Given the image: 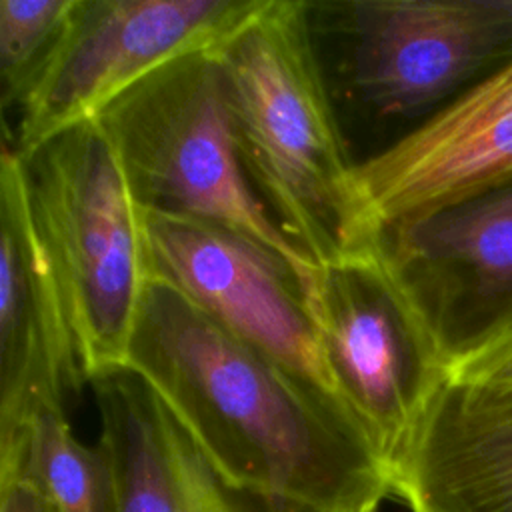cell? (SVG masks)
<instances>
[{
  "label": "cell",
  "instance_id": "6da1fadb",
  "mask_svg": "<svg viewBox=\"0 0 512 512\" xmlns=\"http://www.w3.org/2000/svg\"><path fill=\"white\" fill-rule=\"evenodd\" d=\"M136 374L226 478L324 512H378L390 464L334 398L150 278L130 336Z\"/></svg>",
  "mask_w": 512,
  "mask_h": 512
},
{
  "label": "cell",
  "instance_id": "7a4b0ae2",
  "mask_svg": "<svg viewBox=\"0 0 512 512\" xmlns=\"http://www.w3.org/2000/svg\"><path fill=\"white\" fill-rule=\"evenodd\" d=\"M246 176L314 266L372 252L306 0H258L210 46Z\"/></svg>",
  "mask_w": 512,
  "mask_h": 512
},
{
  "label": "cell",
  "instance_id": "3957f363",
  "mask_svg": "<svg viewBox=\"0 0 512 512\" xmlns=\"http://www.w3.org/2000/svg\"><path fill=\"white\" fill-rule=\"evenodd\" d=\"M18 156L28 212L90 386L124 368L150 282L140 206L94 118Z\"/></svg>",
  "mask_w": 512,
  "mask_h": 512
},
{
  "label": "cell",
  "instance_id": "277c9868",
  "mask_svg": "<svg viewBox=\"0 0 512 512\" xmlns=\"http://www.w3.org/2000/svg\"><path fill=\"white\" fill-rule=\"evenodd\" d=\"M94 120L112 142L144 210L220 224L284 258L302 292L318 266L292 246L252 188L210 48L154 68Z\"/></svg>",
  "mask_w": 512,
  "mask_h": 512
},
{
  "label": "cell",
  "instance_id": "5b68a950",
  "mask_svg": "<svg viewBox=\"0 0 512 512\" xmlns=\"http://www.w3.org/2000/svg\"><path fill=\"white\" fill-rule=\"evenodd\" d=\"M310 20L344 98L402 134L512 58V0L310 2Z\"/></svg>",
  "mask_w": 512,
  "mask_h": 512
},
{
  "label": "cell",
  "instance_id": "8992f818",
  "mask_svg": "<svg viewBox=\"0 0 512 512\" xmlns=\"http://www.w3.org/2000/svg\"><path fill=\"white\" fill-rule=\"evenodd\" d=\"M304 298L342 404L392 464L446 376L426 332L376 248L318 266Z\"/></svg>",
  "mask_w": 512,
  "mask_h": 512
},
{
  "label": "cell",
  "instance_id": "52a82bcc",
  "mask_svg": "<svg viewBox=\"0 0 512 512\" xmlns=\"http://www.w3.org/2000/svg\"><path fill=\"white\" fill-rule=\"evenodd\" d=\"M376 254L446 372L512 328V182L382 228Z\"/></svg>",
  "mask_w": 512,
  "mask_h": 512
},
{
  "label": "cell",
  "instance_id": "ba28073f",
  "mask_svg": "<svg viewBox=\"0 0 512 512\" xmlns=\"http://www.w3.org/2000/svg\"><path fill=\"white\" fill-rule=\"evenodd\" d=\"M258 0H76L60 42L20 106L14 148L94 118L164 62L206 50Z\"/></svg>",
  "mask_w": 512,
  "mask_h": 512
},
{
  "label": "cell",
  "instance_id": "9c48e42d",
  "mask_svg": "<svg viewBox=\"0 0 512 512\" xmlns=\"http://www.w3.org/2000/svg\"><path fill=\"white\" fill-rule=\"evenodd\" d=\"M140 216L150 278L342 404L300 278L284 258L214 222L144 208Z\"/></svg>",
  "mask_w": 512,
  "mask_h": 512
},
{
  "label": "cell",
  "instance_id": "30bf717a",
  "mask_svg": "<svg viewBox=\"0 0 512 512\" xmlns=\"http://www.w3.org/2000/svg\"><path fill=\"white\" fill-rule=\"evenodd\" d=\"M512 182V58L436 114L356 160L354 196L376 246L382 228Z\"/></svg>",
  "mask_w": 512,
  "mask_h": 512
},
{
  "label": "cell",
  "instance_id": "8fae6325",
  "mask_svg": "<svg viewBox=\"0 0 512 512\" xmlns=\"http://www.w3.org/2000/svg\"><path fill=\"white\" fill-rule=\"evenodd\" d=\"M0 226V432H8L38 404L66 408L88 386L28 212L22 162L8 142L0 158Z\"/></svg>",
  "mask_w": 512,
  "mask_h": 512
},
{
  "label": "cell",
  "instance_id": "7c38bea8",
  "mask_svg": "<svg viewBox=\"0 0 512 512\" xmlns=\"http://www.w3.org/2000/svg\"><path fill=\"white\" fill-rule=\"evenodd\" d=\"M90 388L120 512H324L226 478L130 370L102 374Z\"/></svg>",
  "mask_w": 512,
  "mask_h": 512
},
{
  "label": "cell",
  "instance_id": "4fadbf2b",
  "mask_svg": "<svg viewBox=\"0 0 512 512\" xmlns=\"http://www.w3.org/2000/svg\"><path fill=\"white\" fill-rule=\"evenodd\" d=\"M390 472L410 512H512V386L446 374Z\"/></svg>",
  "mask_w": 512,
  "mask_h": 512
},
{
  "label": "cell",
  "instance_id": "5bb4252c",
  "mask_svg": "<svg viewBox=\"0 0 512 512\" xmlns=\"http://www.w3.org/2000/svg\"><path fill=\"white\" fill-rule=\"evenodd\" d=\"M8 478L36 488L56 512H120L110 458L78 440L62 406L38 404L0 432V480Z\"/></svg>",
  "mask_w": 512,
  "mask_h": 512
},
{
  "label": "cell",
  "instance_id": "9a60e30c",
  "mask_svg": "<svg viewBox=\"0 0 512 512\" xmlns=\"http://www.w3.org/2000/svg\"><path fill=\"white\" fill-rule=\"evenodd\" d=\"M76 0H0V102L24 104L52 58Z\"/></svg>",
  "mask_w": 512,
  "mask_h": 512
},
{
  "label": "cell",
  "instance_id": "2e32d148",
  "mask_svg": "<svg viewBox=\"0 0 512 512\" xmlns=\"http://www.w3.org/2000/svg\"><path fill=\"white\" fill-rule=\"evenodd\" d=\"M446 374L474 384L512 386V328Z\"/></svg>",
  "mask_w": 512,
  "mask_h": 512
},
{
  "label": "cell",
  "instance_id": "e0dca14e",
  "mask_svg": "<svg viewBox=\"0 0 512 512\" xmlns=\"http://www.w3.org/2000/svg\"><path fill=\"white\" fill-rule=\"evenodd\" d=\"M0 512H56L48 500L22 480H0Z\"/></svg>",
  "mask_w": 512,
  "mask_h": 512
}]
</instances>
